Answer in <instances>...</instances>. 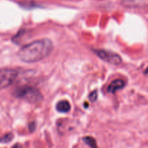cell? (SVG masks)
Masks as SVG:
<instances>
[{"label":"cell","instance_id":"1","mask_svg":"<svg viewBox=\"0 0 148 148\" xmlns=\"http://www.w3.org/2000/svg\"><path fill=\"white\" fill-rule=\"evenodd\" d=\"M53 49V43L47 38L35 40L23 46L17 53L19 59L26 63L40 62L47 57Z\"/></svg>","mask_w":148,"mask_h":148},{"label":"cell","instance_id":"2","mask_svg":"<svg viewBox=\"0 0 148 148\" xmlns=\"http://www.w3.org/2000/svg\"><path fill=\"white\" fill-rule=\"evenodd\" d=\"M13 95L18 98H22L30 103H38L43 100L41 92L34 87L23 86L17 88L13 92Z\"/></svg>","mask_w":148,"mask_h":148},{"label":"cell","instance_id":"3","mask_svg":"<svg viewBox=\"0 0 148 148\" xmlns=\"http://www.w3.org/2000/svg\"><path fill=\"white\" fill-rule=\"evenodd\" d=\"M18 72L14 69L3 68L0 69V90L11 85L17 78Z\"/></svg>","mask_w":148,"mask_h":148},{"label":"cell","instance_id":"4","mask_svg":"<svg viewBox=\"0 0 148 148\" xmlns=\"http://www.w3.org/2000/svg\"><path fill=\"white\" fill-rule=\"evenodd\" d=\"M94 52L96 53V55H98L100 59L107 63L119 65L122 62L121 57L119 55L111 51H106L104 49H94Z\"/></svg>","mask_w":148,"mask_h":148},{"label":"cell","instance_id":"5","mask_svg":"<svg viewBox=\"0 0 148 148\" xmlns=\"http://www.w3.org/2000/svg\"><path fill=\"white\" fill-rule=\"evenodd\" d=\"M125 87V82L123 79H116L113 81L108 87V92L114 93L117 90L123 89Z\"/></svg>","mask_w":148,"mask_h":148},{"label":"cell","instance_id":"6","mask_svg":"<svg viewBox=\"0 0 148 148\" xmlns=\"http://www.w3.org/2000/svg\"><path fill=\"white\" fill-rule=\"evenodd\" d=\"M56 110L61 113H67L70 111L71 105L69 101H61L56 104Z\"/></svg>","mask_w":148,"mask_h":148},{"label":"cell","instance_id":"7","mask_svg":"<svg viewBox=\"0 0 148 148\" xmlns=\"http://www.w3.org/2000/svg\"><path fill=\"white\" fill-rule=\"evenodd\" d=\"M82 140H83L84 143H85L87 145H88L91 148H98V147H97L96 142H95V139L92 138V137H84Z\"/></svg>","mask_w":148,"mask_h":148},{"label":"cell","instance_id":"8","mask_svg":"<svg viewBox=\"0 0 148 148\" xmlns=\"http://www.w3.org/2000/svg\"><path fill=\"white\" fill-rule=\"evenodd\" d=\"M14 138V134L12 132L7 133V134H4L3 137L0 138V143H8L11 142Z\"/></svg>","mask_w":148,"mask_h":148},{"label":"cell","instance_id":"9","mask_svg":"<svg viewBox=\"0 0 148 148\" xmlns=\"http://www.w3.org/2000/svg\"><path fill=\"white\" fill-rule=\"evenodd\" d=\"M98 98V92L97 90H94L93 92H90L89 95V99L91 102H95Z\"/></svg>","mask_w":148,"mask_h":148},{"label":"cell","instance_id":"10","mask_svg":"<svg viewBox=\"0 0 148 148\" xmlns=\"http://www.w3.org/2000/svg\"><path fill=\"white\" fill-rule=\"evenodd\" d=\"M11 148H23V147H22V145L20 143H16Z\"/></svg>","mask_w":148,"mask_h":148},{"label":"cell","instance_id":"11","mask_svg":"<svg viewBox=\"0 0 148 148\" xmlns=\"http://www.w3.org/2000/svg\"><path fill=\"white\" fill-rule=\"evenodd\" d=\"M35 124H33V123H32V124H30V127H29V128H30V131H34L35 130Z\"/></svg>","mask_w":148,"mask_h":148}]
</instances>
